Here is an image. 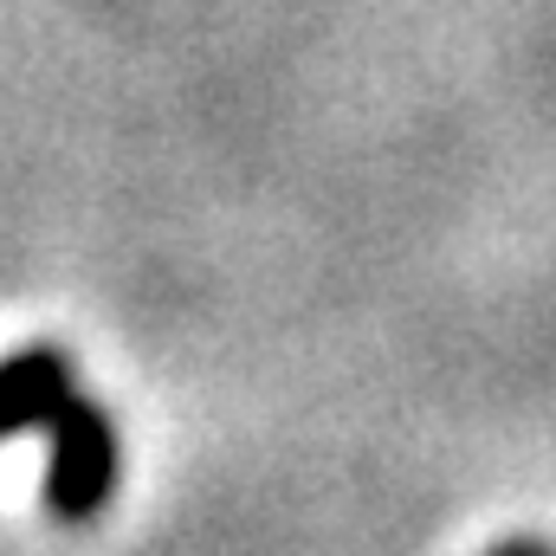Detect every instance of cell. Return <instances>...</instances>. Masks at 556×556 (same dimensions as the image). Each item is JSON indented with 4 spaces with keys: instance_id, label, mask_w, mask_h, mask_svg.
<instances>
[{
    "instance_id": "cell-1",
    "label": "cell",
    "mask_w": 556,
    "mask_h": 556,
    "mask_svg": "<svg viewBox=\"0 0 556 556\" xmlns=\"http://www.w3.org/2000/svg\"><path fill=\"white\" fill-rule=\"evenodd\" d=\"M46 433H52V459H46V518H52V525H91V518L111 505L117 472H124L117 427H111V415L78 389Z\"/></svg>"
},
{
    "instance_id": "cell-2",
    "label": "cell",
    "mask_w": 556,
    "mask_h": 556,
    "mask_svg": "<svg viewBox=\"0 0 556 556\" xmlns=\"http://www.w3.org/2000/svg\"><path fill=\"white\" fill-rule=\"evenodd\" d=\"M78 389H85L78 382V363L59 343H26V350L0 356V440L33 433V427H52L59 408Z\"/></svg>"
}]
</instances>
